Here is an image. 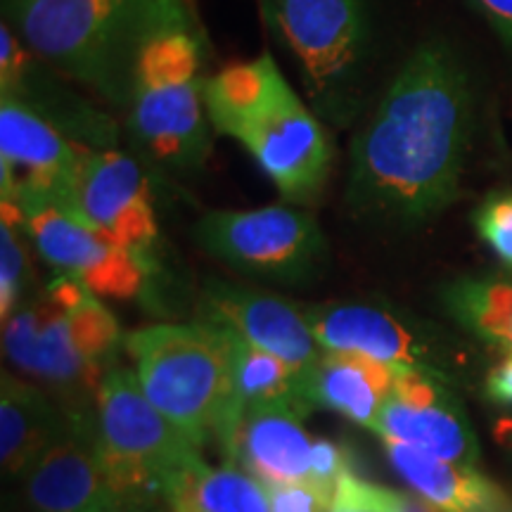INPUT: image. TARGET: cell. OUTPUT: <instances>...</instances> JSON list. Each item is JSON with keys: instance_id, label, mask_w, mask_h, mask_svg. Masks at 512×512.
<instances>
[{"instance_id": "52a82bcc", "label": "cell", "mask_w": 512, "mask_h": 512, "mask_svg": "<svg viewBox=\"0 0 512 512\" xmlns=\"http://www.w3.org/2000/svg\"><path fill=\"white\" fill-rule=\"evenodd\" d=\"M95 446L105 475L131 512H159L200 448L147 399L136 373L112 368L95 403Z\"/></svg>"}, {"instance_id": "d6986e66", "label": "cell", "mask_w": 512, "mask_h": 512, "mask_svg": "<svg viewBox=\"0 0 512 512\" xmlns=\"http://www.w3.org/2000/svg\"><path fill=\"white\" fill-rule=\"evenodd\" d=\"M396 366L361 354L325 351L302 373L306 411L330 408L356 425L375 430L384 403L392 394Z\"/></svg>"}, {"instance_id": "1f68e13d", "label": "cell", "mask_w": 512, "mask_h": 512, "mask_svg": "<svg viewBox=\"0 0 512 512\" xmlns=\"http://www.w3.org/2000/svg\"><path fill=\"white\" fill-rule=\"evenodd\" d=\"M406 498V512H437L432 508L430 503H425L422 501V498L418 496V498H408V496H403Z\"/></svg>"}, {"instance_id": "4316f807", "label": "cell", "mask_w": 512, "mask_h": 512, "mask_svg": "<svg viewBox=\"0 0 512 512\" xmlns=\"http://www.w3.org/2000/svg\"><path fill=\"white\" fill-rule=\"evenodd\" d=\"M328 512H406V498L347 472L335 486Z\"/></svg>"}, {"instance_id": "9c48e42d", "label": "cell", "mask_w": 512, "mask_h": 512, "mask_svg": "<svg viewBox=\"0 0 512 512\" xmlns=\"http://www.w3.org/2000/svg\"><path fill=\"white\" fill-rule=\"evenodd\" d=\"M204 252L233 271L275 283H304L320 271L328 242L309 211L273 204L249 211H211L195 226Z\"/></svg>"}, {"instance_id": "83f0119b", "label": "cell", "mask_w": 512, "mask_h": 512, "mask_svg": "<svg viewBox=\"0 0 512 512\" xmlns=\"http://www.w3.org/2000/svg\"><path fill=\"white\" fill-rule=\"evenodd\" d=\"M271 512H328L335 491L311 479L287 484H264Z\"/></svg>"}, {"instance_id": "603a6c76", "label": "cell", "mask_w": 512, "mask_h": 512, "mask_svg": "<svg viewBox=\"0 0 512 512\" xmlns=\"http://www.w3.org/2000/svg\"><path fill=\"white\" fill-rule=\"evenodd\" d=\"M226 332L230 344V366H233V392L238 418L249 406L280 401L292 403L304 415L309 413L302 401V370L290 366L285 358L275 356L271 351L254 347V344H249L247 339L235 335V332Z\"/></svg>"}, {"instance_id": "4dcf8cb0", "label": "cell", "mask_w": 512, "mask_h": 512, "mask_svg": "<svg viewBox=\"0 0 512 512\" xmlns=\"http://www.w3.org/2000/svg\"><path fill=\"white\" fill-rule=\"evenodd\" d=\"M470 3L512 48V0H470Z\"/></svg>"}, {"instance_id": "7c38bea8", "label": "cell", "mask_w": 512, "mask_h": 512, "mask_svg": "<svg viewBox=\"0 0 512 512\" xmlns=\"http://www.w3.org/2000/svg\"><path fill=\"white\" fill-rule=\"evenodd\" d=\"M72 214L143 261L157 245L150 181L138 159L119 147L83 152Z\"/></svg>"}, {"instance_id": "277c9868", "label": "cell", "mask_w": 512, "mask_h": 512, "mask_svg": "<svg viewBox=\"0 0 512 512\" xmlns=\"http://www.w3.org/2000/svg\"><path fill=\"white\" fill-rule=\"evenodd\" d=\"M117 318L79 280L57 275L3 323V347L24 375L60 396L72 418H93L100 384L117 361Z\"/></svg>"}, {"instance_id": "484cf974", "label": "cell", "mask_w": 512, "mask_h": 512, "mask_svg": "<svg viewBox=\"0 0 512 512\" xmlns=\"http://www.w3.org/2000/svg\"><path fill=\"white\" fill-rule=\"evenodd\" d=\"M477 235L512 271V192H494L479 204L475 216Z\"/></svg>"}, {"instance_id": "2e32d148", "label": "cell", "mask_w": 512, "mask_h": 512, "mask_svg": "<svg viewBox=\"0 0 512 512\" xmlns=\"http://www.w3.org/2000/svg\"><path fill=\"white\" fill-rule=\"evenodd\" d=\"M200 311L202 320L221 325L254 347L285 358L302 373L323 354L304 311L275 294L209 280L202 290Z\"/></svg>"}, {"instance_id": "7a4b0ae2", "label": "cell", "mask_w": 512, "mask_h": 512, "mask_svg": "<svg viewBox=\"0 0 512 512\" xmlns=\"http://www.w3.org/2000/svg\"><path fill=\"white\" fill-rule=\"evenodd\" d=\"M204 107L211 128L245 147L285 202L318 200L335 152L271 55L235 62L204 81Z\"/></svg>"}, {"instance_id": "5bb4252c", "label": "cell", "mask_w": 512, "mask_h": 512, "mask_svg": "<svg viewBox=\"0 0 512 512\" xmlns=\"http://www.w3.org/2000/svg\"><path fill=\"white\" fill-rule=\"evenodd\" d=\"M67 76L55 74L48 62L24 46L3 19L0 27V95L41 114L83 147H117L119 128L110 114L100 112L79 93L69 91Z\"/></svg>"}, {"instance_id": "3957f363", "label": "cell", "mask_w": 512, "mask_h": 512, "mask_svg": "<svg viewBox=\"0 0 512 512\" xmlns=\"http://www.w3.org/2000/svg\"><path fill=\"white\" fill-rule=\"evenodd\" d=\"M124 112L128 136L152 164L192 174L207 162L202 48L183 0H147Z\"/></svg>"}, {"instance_id": "cb8c5ba5", "label": "cell", "mask_w": 512, "mask_h": 512, "mask_svg": "<svg viewBox=\"0 0 512 512\" xmlns=\"http://www.w3.org/2000/svg\"><path fill=\"white\" fill-rule=\"evenodd\" d=\"M446 309L463 328L501 351H512V275L460 278L444 292Z\"/></svg>"}, {"instance_id": "7402d4cb", "label": "cell", "mask_w": 512, "mask_h": 512, "mask_svg": "<svg viewBox=\"0 0 512 512\" xmlns=\"http://www.w3.org/2000/svg\"><path fill=\"white\" fill-rule=\"evenodd\" d=\"M166 512H271L264 484L235 465L200 460L185 470L166 498Z\"/></svg>"}, {"instance_id": "4fadbf2b", "label": "cell", "mask_w": 512, "mask_h": 512, "mask_svg": "<svg viewBox=\"0 0 512 512\" xmlns=\"http://www.w3.org/2000/svg\"><path fill=\"white\" fill-rule=\"evenodd\" d=\"M375 432L384 441L413 446L453 463H477L479 448L467 415L430 368L396 366L392 394Z\"/></svg>"}, {"instance_id": "5b68a950", "label": "cell", "mask_w": 512, "mask_h": 512, "mask_svg": "<svg viewBox=\"0 0 512 512\" xmlns=\"http://www.w3.org/2000/svg\"><path fill=\"white\" fill-rule=\"evenodd\" d=\"M147 0H5V22L55 72L126 110Z\"/></svg>"}, {"instance_id": "ffe728a7", "label": "cell", "mask_w": 512, "mask_h": 512, "mask_svg": "<svg viewBox=\"0 0 512 512\" xmlns=\"http://www.w3.org/2000/svg\"><path fill=\"white\" fill-rule=\"evenodd\" d=\"M387 458L403 482L437 512H505L503 491L479 475L475 465L453 463L418 451V448L384 441Z\"/></svg>"}, {"instance_id": "f1b7e54d", "label": "cell", "mask_w": 512, "mask_h": 512, "mask_svg": "<svg viewBox=\"0 0 512 512\" xmlns=\"http://www.w3.org/2000/svg\"><path fill=\"white\" fill-rule=\"evenodd\" d=\"M349 472V453L330 439H313L311 482L335 491L339 479Z\"/></svg>"}, {"instance_id": "44dd1931", "label": "cell", "mask_w": 512, "mask_h": 512, "mask_svg": "<svg viewBox=\"0 0 512 512\" xmlns=\"http://www.w3.org/2000/svg\"><path fill=\"white\" fill-rule=\"evenodd\" d=\"M69 415L57 411L36 384L3 373L0 394V458L8 475L27 472L67 430Z\"/></svg>"}, {"instance_id": "d4e9b609", "label": "cell", "mask_w": 512, "mask_h": 512, "mask_svg": "<svg viewBox=\"0 0 512 512\" xmlns=\"http://www.w3.org/2000/svg\"><path fill=\"white\" fill-rule=\"evenodd\" d=\"M19 223L3 221L0 226V316L3 323L15 313L29 283V252Z\"/></svg>"}, {"instance_id": "8992f818", "label": "cell", "mask_w": 512, "mask_h": 512, "mask_svg": "<svg viewBox=\"0 0 512 512\" xmlns=\"http://www.w3.org/2000/svg\"><path fill=\"white\" fill-rule=\"evenodd\" d=\"M126 351L147 399L197 448H223L238 422L228 332L207 320L152 325L131 332Z\"/></svg>"}, {"instance_id": "f546056e", "label": "cell", "mask_w": 512, "mask_h": 512, "mask_svg": "<svg viewBox=\"0 0 512 512\" xmlns=\"http://www.w3.org/2000/svg\"><path fill=\"white\" fill-rule=\"evenodd\" d=\"M486 396L498 406H512V351H503L501 363L486 377Z\"/></svg>"}, {"instance_id": "e0dca14e", "label": "cell", "mask_w": 512, "mask_h": 512, "mask_svg": "<svg viewBox=\"0 0 512 512\" xmlns=\"http://www.w3.org/2000/svg\"><path fill=\"white\" fill-rule=\"evenodd\" d=\"M304 413L292 403H261L240 413L223 453L261 484L311 479V444L302 427Z\"/></svg>"}, {"instance_id": "ac0fdd59", "label": "cell", "mask_w": 512, "mask_h": 512, "mask_svg": "<svg viewBox=\"0 0 512 512\" xmlns=\"http://www.w3.org/2000/svg\"><path fill=\"white\" fill-rule=\"evenodd\" d=\"M302 311L320 349L361 354L389 366L427 368L422 361L427 356L425 342L389 306L342 302Z\"/></svg>"}, {"instance_id": "30bf717a", "label": "cell", "mask_w": 512, "mask_h": 512, "mask_svg": "<svg viewBox=\"0 0 512 512\" xmlns=\"http://www.w3.org/2000/svg\"><path fill=\"white\" fill-rule=\"evenodd\" d=\"M83 147L22 102L0 95V202L72 211Z\"/></svg>"}, {"instance_id": "9a60e30c", "label": "cell", "mask_w": 512, "mask_h": 512, "mask_svg": "<svg viewBox=\"0 0 512 512\" xmlns=\"http://www.w3.org/2000/svg\"><path fill=\"white\" fill-rule=\"evenodd\" d=\"M38 512H131L105 475L95 446V418H72L67 430L27 470Z\"/></svg>"}, {"instance_id": "8fae6325", "label": "cell", "mask_w": 512, "mask_h": 512, "mask_svg": "<svg viewBox=\"0 0 512 512\" xmlns=\"http://www.w3.org/2000/svg\"><path fill=\"white\" fill-rule=\"evenodd\" d=\"M22 228L38 254L62 275L79 280L98 297L133 299L143 290L147 261L117 245L53 202L15 204Z\"/></svg>"}, {"instance_id": "ba28073f", "label": "cell", "mask_w": 512, "mask_h": 512, "mask_svg": "<svg viewBox=\"0 0 512 512\" xmlns=\"http://www.w3.org/2000/svg\"><path fill=\"white\" fill-rule=\"evenodd\" d=\"M261 15L290 50L316 112L347 124L361 102L370 48L366 0H259Z\"/></svg>"}, {"instance_id": "6da1fadb", "label": "cell", "mask_w": 512, "mask_h": 512, "mask_svg": "<svg viewBox=\"0 0 512 512\" xmlns=\"http://www.w3.org/2000/svg\"><path fill=\"white\" fill-rule=\"evenodd\" d=\"M472 138V83L444 41L401 64L349 150L347 204L389 226L430 221L458 197Z\"/></svg>"}]
</instances>
